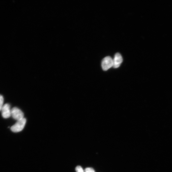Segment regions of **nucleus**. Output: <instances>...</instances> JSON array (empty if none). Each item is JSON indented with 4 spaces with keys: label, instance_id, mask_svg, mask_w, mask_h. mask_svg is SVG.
<instances>
[{
    "label": "nucleus",
    "instance_id": "obj_3",
    "mask_svg": "<svg viewBox=\"0 0 172 172\" xmlns=\"http://www.w3.org/2000/svg\"><path fill=\"white\" fill-rule=\"evenodd\" d=\"M11 116L14 119L17 121L24 118V114L23 112L19 109L16 107L11 109Z\"/></svg>",
    "mask_w": 172,
    "mask_h": 172
},
{
    "label": "nucleus",
    "instance_id": "obj_4",
    "mask_svg": "<svg viewBox=\"0 0 172 172\" xmlns=\"http://www.w3.org/2000/svg\"><path fill=\"white\" fill-rule=\"evenodd\" d=\"M1 111L2 117L4 118H8L11 116V110L10 109V106L9 104H4Z\"/></svg>",
    "mask_w": 172,
    "mask_h": 172
},
{
    "label": "nucleus",
    "instance_id": "obj_1",
    "mask_svg": "<svg viewBox=\"0 0 172 172\" xmlns=\"http://www.w3.org/2000/svg\"><path fill=\"white\" fill-rule=\"evenodd\" d=\"M26 122V120L25 118L17 121L16 124L11 127V130L15 133L21 131L24 128Z\"/></svg>",
    "mask_w": 172,
    "mask_h": 172
},
{
    "label": "nucleus",
    "instance_id": "obj_6",
    "mask_svg": "<svg viewBox=\"0 0 172 172\" xmlns=\"http://www.w3.org/2000/svg\"><path fill=\"white\" fill-rule=\"evenodd\" d=\"M4 98L3 97L0 95V111H1L2 108L3 106Z\"/></svg>",
    "mask_w": 172,
    "mask_h": 172
},
{
    "label": "nucleus",
    "instance_id": "obj_2",
    "mask_svg": "<svg viewBox=\"0 0 172 172\" xmlns=\"http://www.w3.org/2000/svg\"><path fill=\"white\" fill-rule=\"evenodd\" d=\"M113 59L110 56L104 58L102 60V66L103 70L107 71L113 67Z\"/></svg>",
    "mask_w": 172,
    "mask_h": 172
},
{
    "label": "nucleus",
    "instance_id": "obj_8",
    "mask_svg": "<svg viewBox=\"0 0 172 172\" xmlns=\"http://www.w3.org/2000/svg\"><path fill=\"white\" fill-rule=\"evenodd\" d=\"M84 171L85 172H95L93 168L90 167L86 168Z\"/></svg>",
    "mask_w": 172,
    "mask_h": 172
},
{
    "label": "nucleus",
    "instance_id": "obj_7",
    "mask_svg": "<svg viewBox=\"0 0 172 172\" xmlns=\"http://www.w3.org/2000/svg\"><path fill=\"white\" fill-rule=\"evenodd\" d=\"M76 172H85L82 168L80 166H77L76 168Z\"/></svg>",
    "mask_w": 172,
    "mask_h": 172
},
{
    "label": "nucleus",
    "instance_id": "obj_5",
    "mask_svg": "<svg viewBox=\"0 0 172 172\" xmlns=\"http://www.w3.org/2000/svg\"><path fill=\"white\" fill-rule=\"evenodd\" d=\"M123 61V58L120 54L118 53H116L113 59V67L114 68H118Z\"/></svg>",
    "mask_w": 172,
    "mask_h": 172
}]
</instances>
